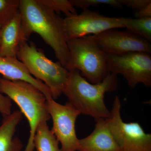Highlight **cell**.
<instances>
[{"instance_id":"cell-1","label":"cell","mask_w":151,"mask_h":151,"mask_svg":"<svg viewBox=\"0 0 151 151\" xmlns=\"http://www.w3.org/2000/svg\"><path fill=\"white\" fill-rule=\"evenodd\" d=\"M19 10L28 37L33 33L38 34L52 48L58 62L65 67L69 52L64 19L37 0H20Z\"/></svg>"},{"instance_id":"cell-2","label":"cell","mask_w":151,"mask_h":151,"mask_svg":"<svg viewBox=\"0 0 151 151\" xmlns=\"http://www.w3.org/2000/svg\"><path fill=\"white\" fill-rule=\"evenodd\" d=\"M69 78L63 93L68 103L81 114L93 117L95 119H106L111 116V111L104 102L107 92L116 91L119 82L116 76L109 73L100 83L93 84L82 77L80 71H69Z\"/></svg>"},{"instance_id":"cell-3","label":"cell","mask_w":151,"mask_h":151,"mask_svg":"<svg viewBox=\"0 0 151 151\" xmlns=\"http://www.w3.org/2000/svg\"><path fill=\"white\" fill-rule=\"evenodd\" d=\"M0 92L16 103L20 112L27 119L30 134L23 151H34V139L38 126L42 122H47L50 119L46 97L40 90L28 82L10 81L1 77Z\"/></svg>"},{"instance_id":"cell-4","label":"cell","mask_w":151,"mask_h":151,"mask_svg":"<svg viewBox=\"0 0 151 151\" xmlns=\"http://www.w3.org/2000/svg\"><path fill=\"white\" fill-rule=\"evenodd\" d=\"M69 56L65 68L68 71L78 70L89 83H100L109 73L106 54L100 49L96 35L67 40Z\"/></svg>"},{"instance_id":"cell-5","label":"cell","mask_w":151,"mask_h":151,"mask_svg":"<svg viewBox=\"0 0 151 151\" xmlns=\"http://www.w3.org/2000/svg\"><path fill=\"white\" fill-rule=\"evenodd\" d=\"M17 58L25 65L33 77L41 81L49 88L54 100L65 89L70 72L59 62H54L47 57L35 44L27 42L21 45Z\"/></svg>"},{"instance_id":"cell-6","label":"cell","mask_w":151,"mask_h":151,"mask_svg":"<svg viewBox=\"0 0 151 151\" xmlns=\"http://www.w3.org/2000/svg\"><path fill=\"white\" fill-rule=\"evenodd\" d=\"M121 102L116 96L111 116L105 119L106 125L121 151H151V134H147L136 122L127 123L121 115Z\"/></svg>"},{"instance_id":"cell-7","label":"cell","mask_w":151,"mask_h":151,"mask_svg":"<svg viewBox=\"0 0 151 151\" xmlns=\"http://www.w3.org/2000/svg\"><path fill=\"white\" fill-rule=\"evenodd\" d=\"M109 73L113 75L122 74L133 88L139 83L146 87L151 86L150 54L142 52H133L117 56L106 54Z\"/></svg>"},{"instance_id":"cell-8","label":"cell","mask_w":151,"mask_h":151,"mask_svg":"<svg viewBox=\"0 0 151 151\" xmlns=\"http://www.w3.org/2000/svg\"><path fill=\"white\" fill-rule=\"evenodd\" d=\"M47 106L53 123L52 132L61 145L62 151H77L79 139L75 124L81 113L68 102L63 105L53 98L47 99Z\"/></svg>"},{"instance_id":"cell-9","label":"cell","mask_w":151,"mask_h":151,"mask_svg":"<svg viewBox=\"0 0 151 151\" xmlns=\"http://www.w3.org/2000/svg\"><path fill=\"white\" fill-rule=\"evenodd\" d=\"M65 35L67 40L97 35L111 29L125 28L121 18L109 17L97 11L84 10L78 14L64 19Z\"/></svg>"},{"instance_id":"cell-10","label":"cell","mask_w":151,"mask_h":151,"mask_svg":"<svg viewBox=\"0 0 151 151\" xmlns=\"http://www.w3.org/2000/svg\"><path fill=\"white\" fill-rule=\"evenodd\" d=\"M96 37L98 46L106 54L120 56L133 52H151L150 42L128 31L111 29Z\"/></svg>"},{"instance_id":"cell-11","label":"cell","mask_w":151,"mask_h":151,"mask_svg":"<svg viewBox=\"0 0 151 151\" xmlns=\"http://www.w3.org/2000/svg\"><path fill=\"white\" fill-rule=\"evenodd\" d=\"M0 56L17 58L21 45L28 42L27 36L19 10L0 29Z\"/></svg>"},{"instance_id":"cell-12","label":"cell","mask_w":151,"mask_h":151,"mask_svg":"<svg viewBox=\"0 0 151 151\" xmlns=\"http://www.w3.org/2000/svg\"><path fill=\"white\" fill-rule=\"evenodd\" d=\"M0 73L10 81L28 82L42 92L47 99L52 98L51 92L43 82L31 75L25 65L17 58L0 56Z\"/></svg>"},{"instance_id":"cell-13","label":"cell","mask_w":151,"mask_h":151,"mask_svg":"<svg viewBox=\"0 0 151 151\" xmlns=\"http://www.w3.org/2000/svg\"><path fill=\"white\" fill-rule=\"evenodd\" d=\"M93 132L86 137L79 140L77 151H121L108 129L105 119H95Z\"/></svg>"},{"instance_id":"cell-14","label":"cell","mask_w":151,"mask_h":151,"mask_svg":"<svg viewBox=\"0 0 151 151\" xmlns=\"http://www.w3.org/2000/svg\"><path fill=\"white\" fill-rule=\"evenodd\" d=\"M22 116L20 111L16 110L4 117L0 126V151H22L23 144L14 135Z\"/></svg>"},{"instance_id":"cell-15","label":"cell","mask_w":151,"mask_h":151,"mask_svg":"<svg viewBox=\"0 0 151 151\" xmlns=\"http://www.w3.org/2000/svg\"><path fill=\"white\" fill-rule=\"evenodd\" d=\"M59 142L50 129L47 122L38 126L34 139V145L37 151H62Z\"/></svg>"},{"instance_id":"cell-16","label":"cell","mask_w":151,"mask_h":151,"mask_svg":"<svg viewBox=\"0 0 151 151\" xmlns=\"http://www.w3.org/2000/svg\"><path fill=\"white\" fill-rule=\"evenodd\" d=\"M127 31L151 42V17L121 18Z\"/></svg>"},{"instance_id":"cell-17","label":"cell","mask_w":151,"mask_h":151,"mask_svg":"<svg viewBox=\"0 0 151 151\" xmlns=\"http://www.w3.org/2000/svg\"><path fill=\"white\" fill-rule=\"evenodd\" d=\"M45 7L54 12L58 15L63 13L66 17L77 14L74 7L68 0H37Z\"/></svg>"},{"instance_id":"cell-18","label":"cell","mask_w":151,"mask_h":151,"mask_svg":"<svg viewBox=\"0 0 151 151\" xmlns=\"http://www.w3.org/2000/svg\"><path fill=\"white\" fill-rule=\"evenodd\" d=\"M19 5L20 0H0V29L17 12Z\"/></svg>"},{"instance_id":"cell-19","label":"cell","mask_w":151,"mask_h":151,"mask_svg":"<svg viewBox=\"0 0 151 151\" xmlns=\"http://www.w3.org/2000/svg\"><path fill=\"white\" fill-rule=\"evenodd\" d=\"M74 7L83 10L88 9L90 6H97L101 4L108 5L113 7H122L120 0H70Z\"/></svg>"},{"instance_id":"cell-20","label":"cell","mask_w":151,"mask_h":151,"mask_svg":"<svg viewBox=\"0 0 151 151\" xmlns=\"http://www.w3.org/2000/svg\"><path fill=\"white\" fill-rule=\"evenodd\" d=\"M122 6L125 5L136 12L144 8L151 3V0H120Z\"/></svg>"},{"instance_id":"cell-21","label":"cell","mask_w":151,"mask_h":151,"mask_svg":"<svg viewBox=\"0 0 151 151\" xmlns=\"http://www.w3.org/2000/svg\"><path fill=\"white\" fill-rule=\"evenodd\" d=\"M12 106L11 99L0 92V113L3 118L9 116L12 113Z\"/></svg>"},{"instance_id":"cell-22","label":"cell","mask_w":151,"mask_h":151,"mask_svg":"<svg viewBox=\"0 0 151 151\" xmlns=\"http://www.w3.org/2000/svg\"><path fill=\"white\" fill-rule=\"evenodd\" d=\"M134 16L136 18L151 17V3L140 10L136 12Z\"/></svg>"},{"instance_id":"cell-23","label":"cell","mask_w":151,"mask_h":151,"mask_svg":"<svg viewBox=\"0 0 151 151\" xmlns=\"http://www.w3.org/2000/svg\"><path fill=\"white\" fill-rule=\"evenodd\" d=\"M0 40H1V35H0Z\"/></svg>"}]
</instances>
